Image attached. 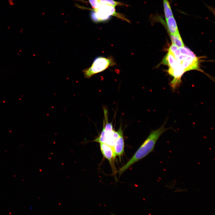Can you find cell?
<instances>
[{
    "mask_svg": "<svg viewBox=\"0 0 215 215\" xmlns=\"http://www.w3.org/2000/svg\"><path fill=\"white\" fill-rule=\"evenodd\" d=\"M168 118L164 123L158 129L152 130L149 136L130 159L118 171L121 175L133 164L145 157L154 148L156 143L161 135L166 131L172 129L171 127L165 128Z\"/></svg>",
    "mask_w": 215,
    "mask_h": 215,
    "instance_id": "1",
    "label": "cell"
},
{
    "mask_svg": "<svg viewBox=\"0 0 215 215\" xmlns=\"http://www.w3.org/2000/svg\"><path fill=\"white\" fill-rule=\"evenodd\" d=\"M116 64L115 60L112 56H99L95 58L90 67L84 69L82 72L84 77L89 79Z\"/></svg>",
    "mask_w": 215,
    "mask_h": 215,
    "instance_id": "2",
    "label": "cell"
},
{
    "mask_svg": "<svg viewBox=\"0 0 215 215\" xmlns=\"http://www.w3.org/2000/svg\"><path fill=\"white\" fill-rule=\"evenodd\" d=\"M173 55L185 72L192 70H199L198 59L195 54L190 55L183 54L179 50Z\"/></svg>",
    "mask_w": 215,
    "mask_h": 215,
    "instance_id": "3",
    "label": "cell"
},
{
    "mask_svg": "<svg viewBox=\"0 0 215 215\" xmlns=\"http://www.w3.org/2000/svg\"><path fill=\"white\" fill-rule=\"evenodd\" d=\"M93 10L95 12L98 22L107 20L110 16H113L130 22L124 15L116 12L114 7L102 3L98 9Z\"/></svg>",
    "mask_w": 215,
    "mask_h": 215,
    "instance_id": "4",
    "label": "cell"
},
{
    "mask_svg": "<svg viewBox=\"0 0 215 215\" xmlns=\"http://www.w3.org/2000/svg\"><path fill=\"white\" fill-rule=\"evenodd\" d=\"M100 147L103 156L109 161L113 171H115V160L116 156L113 147L104 143H100Z\"/></svg>",
    "mask_w": 215,
    "mask_h": 215,
    "instance_id": "5",
    "label": "cell"
},
{
    "mask_svg": "<svg viewBox=\"0 0 215 215\" xmlns=\"http://www.w3.org/2000/svg\"><path fill=\"white\" fill-rule=\"evenodd\" d=\"M124 140L122 133L115 141L113 147L116 156L121 157L123 155L124 151Z\"/></svg>",
    "mask_w": 215,
    "mask_h": 215,
    "instance_id": "6",
    "label": "cell"
},
{
    "mask_svg": "<svg viewBox=\"0 0 215 215\" xmlns=\"http://www.w3.org/2000/svg\"><path fill=\"white\" fill-rule=\"evenodd\" d=\"M167 28L169 34H175L179 33L176 21L172 16L165 19Z\"/></svg>",
    "mask_w": 215,
    "mask_h": 215,
    "instance_id": "7",
    "label": "cell"
},
{
    "mask_svg": "<svg viewBox=\"0 0 215 215\" xmlns=\"http://www.w3.org/2000/svg\"><path fill=\"white\" fill-rule=\"evenodd\" d=\"M172 44H173L178 47H182L184 46L179 33L175 34H169Z\"/></svg>",
    "mask_w": 215,
    "mask_h": 215,
    "instance_id": "8",
    "label": "cell"
},
{
    "mask_svg": "<svg viewBox=\"0 0 215 215\" xmlns=\"http://www.w3.org/2000/svg\"><path fill=\"white\" fill-rule=\"evenodd\" d=\"M164 11L165 19L173 16V13L168 0H163Z\"/></svg>",
    "mask_w": 215,
    "mask_h": 215,
    "instance_id": "9",
    "label": "cell"
},
{
    "mask_svg": "<svg viewBox=\"0 0 215 215\" xmlns=\"http://www.w3.org/2000/svg\"><path fill=\"white\" fill-rule=\"evenodd\" d=\"M101 2L105 4L111 6L114 8L117 6H122L125 4L120 2L114 0H100Z\"/></svg>",
    "mask_w": 215,
    "mask_h": 215,
    "instance_id": "10",
    "label": "cell"
},
{
    "mask_svg": "<svg viewBox=\"0 0 215 215\" xmlns=\"http://www.w3.org/2000/svg\"><path fill=\"white\" fill-rule=\"evenodd\" d=\"M93 10H96L99 8L102 2L100 0H88Z\"/></svg>",
    "mask_w": 215,
    "mask_h": 215,
    "instance_id": "11",
    "label": "cell"
}]
</instances>
